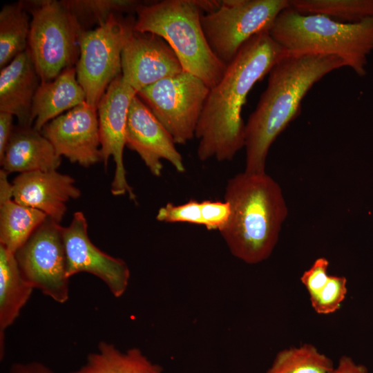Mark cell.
Returning <instances> with one entry per match:
<instances>
[{
    "mask_svg": "<svg viewBox=\"0 0 373 373\" xmlns=\"http://www.w3.org/2000/svg\"><path fill=\"white\" fill-rule=\"evenodd\" d=\"M286 55L268 30L242 46L219 82L210 88L195 134L200 160L230 161L244 147L242 111L248 94Z\"/></svg>",
    "mask_w": 373,
    "mask_h": 373,
    "instance_id": "6da1fadb",
    "label": "cell"
},
{
    "mask_svg": "<svg viewBox=\"0 0 373 373\" xmlns=\"http://www.w3.org/2000/svg\"><path fill=\"white\" fill-rule=\"evenodd\" d=\"M342 67L344 62L336 56L288 54L272 67L267 87L245 124V172L266 173L271 144L298 116L305 95L324 76Z\"/></svg>",
    "mask_w": 373,
    "mask_h": 373,
    "instance_id": "7a4b0ae2",
    "label": "cell"
},
{
    "mask_svg": "<svg viewBox=\"0 0 373 373\" xmlns=\"http://www.w3.org/2000/svg\"><path fill=\"white\" fill-rule=\"evenodd\" d=\"M224 201L231 213L220 233L231 254L250 265L267 260L288 215L280 185L266 173L244 171L228 180Z\"/></svg>",
    "mask_w": 373,
    "mask_h": 373,
    "instance_id": "3957f363",
    "label": "cell"
},
{
    "mask_svg": "<svg viewBox=\"0 0 373 373\" xmlns=\"http://www.w3.org/2000/svg\"><path fill=\"white\" fill-rule=\"evenodd\" d=\"M268 31L288 55L336 56L357 75L366 74L367 57L373 50V18L344 23L288 7Z\"/></svg>",
    "mask_w": 373,
    "mask_h": 373,
    "instance_id": "277c9868",
    "label": "cell"
},
{
    "mask_svg": "<svg viewBox=\"0 0 373 373\" xmlns=\"http://www.w3.org/2000/svg\"><path fill=\"white\" fill-rule=\"evenodd\" d=\"M135 13L134 31L162 38L184 71L201 79L210 88L219 82L227 66L207 43L201 25L202 10L196 0L144 3Z\"/></svg>",
    "mask_w": 373,
    "mask_h": 373,
    "instance_id": "5b68a950",
    "label": "cell"
},
{
    "mask_svg": "<svg viewBox=\"0 0 373 373\" xmlns=\"http://www.w3.org/2000/svg\"><path fill=\"white\" fill-rule=\"evenodd\" d=\"M24 4L31 16L28 49L40 82L52 81L77 62L85 30L61 1H24Z\"/></svg>",
    "mask_w": 373,
    "mask_h": 373,
    "instance_id": "8992f818",
    "label": "cell"
},
{
    "mask_svg": "<svg viewBox=\"0 0 373 373\" xmlns=\"http://www.w3.org/2000/svg\"><path fill=\"white\" fill-rule=\"evenodd\" d=\"M135 22L131 15L114 14L81 36L77 78L86 102L96 108L108 86L122 74V52Z\"/></svg>",
    "mask_w": 373,
    "mask_h": 373,
    "instance_id": "52a82bcc",
    "label": "cell"
},
{
    "mask_svg": "<svg viewBox=\"0 0 373 373\" xmlns=\"http://www.w3.org/2000/svg\"><path fill=\"white\" fill-rule=\"evenodd\" d=\"M288 0H224L216 10L202 14L201 25L215 56L226 66L254 36L269 30Z\"/></svg>",
    "mask_w": 373,
    "mask_h": 373,
    "instance_id": "ba28073f",
    "label": "cell"
},
{
    "mask_svg": "<svg viewBox=\"0 0 373 373\" xmlns=\"http://www.w3.org/2000/svg\"><path fill=\"white\" fill-rule=\"evenodd\" d=\"M210 88L200 78L183 71L162 79L137 93L175 144L195 137Z\"/></svg>",
    "mask_w": 373,
    "mask_h": 373,
    "instance_id": "9c48e42d",
    "label": "cell"
},
{
    "mask_svg": "<svg viewBox=\"0 0 373 373\" xmlns=\"http://www.w3.org/2000/svg\"><path fill=\"white\" fill-rule=\"evenodd\" d=\"M59 223L47 218L15 256L23 276L59 303L69 298L66 254Z\"/></svg>",
    "mask_w": 373,
    "mask_h": 373,
    "instance_id": "30bf717a",
    "label": "cell"
},
{
    "mask_svg": "<svg viewBox=\"0 0 373 373\" xmlns=\"http://www.w3.org/2000/svg\"><path fill=\"white\" fill-rule=\"evenodd\" d=\"M136 95L121 74L108 86L97 106L102 162L106 167L112 157L115 164L111 191L115 196L127 194L133 201L136 195L127 182L123 153L129 108Z\"/></svg>",
    "mask_w": 373,
    "mask_h": 373,
    "instance_id": "8fae6325",
    "label": "cell"
},
{
    "mask_svg": "<svg viewBox=\"0 0 373 373\" xmlns=\"http://www.w3.org/2000/svg\"><path fill=\"white\" fill-rule=\"evenodd\" d=\"M69 278L86 272L102 280L111 294L119 298L126 291L130 269L126 262L100 250L90 240L86 218L82 211L74 213L73 220L62 229Z\"/></svg>",
    "mask_w": 373,
    "mask_h": 373,
    "instance_id": "7c38bea8",
    "label": "cell"
},
{
    "mask_svg": "<svg viewBox=\"0 0 373 373\" xmlns=\"http://www.w3.org/2000/svg\"><path fill=\"white\" fill-rule=\"evenodd\" d=\"M41 133L72 163L89 167L102 161L97 108L86 102L48 122Z\"/></svg>",
    "mask_w": 373,
    "mask_h": 373,
    "instance_id": "4fadbf2b",
    "label": "cell"
},
{
    "mask_svg": "<svg viewBox=\"0 0 373 373\" xmlns=\"http://www.w3.org/2000/svg\"><path fill=\"white\" fill-rule=\"evenodd\" d=\"M176 55L161 37L134 31L122 52V77L137 94L162 79L183 72Z\"/></svg>",
    "mask_w": 373,
    "mask_h": 373,
    "instance_id": "5bb4252c",
    "label": "cell"
},
{
    "mask_svg": "<svg viewBox=\"0 0 373 373\" xmlns=\"http://www.w3.org/2000/svg\"><path fill=\"white\" fill-rule=\"evenodd\" d=\"M126 146L135 151L154 176H160L161 160L179 173L185 167L175 143L146 104L136 95L132 99L126 125Z\"/></svg>",
    "mask_w": 373,
    "mask_h": 373,
    "instance_id": "9a60e30c",
    "label": "cell"
},
{
    "mask_svg": "<svg viewBox=\"0 0 373 373\" xmlns=\"http://www.w3.org/2000/svg\"><path fill=\"white\" fill-rule=\"evenodd\" d=\"M70 175L57 170L20 173L12 182L13 200L36 209L59 223L67 209L66 202L81 196Z\"/></svg>",
    "mask_w": 373,
    "mask_h": 373,
    "instance_id": "2e32d148",
    "label": "cell"
},
{
    "mask_svg": "<svg viewBox=\"0 0 373 373\" xmlns=\"http://www.w3.org/2000/svg\"><path fill=\"white\" fill-rule=\"evenodd\" d=\"M29 50L17 55L0 72V112L15 116L19 126H32V108L35 93L39 86Z\"/></svg>",
    "mask_w": 373,
    "mask_h": 373,
    "instance_id": "e0dca14e",
    "label": "cell"
},
{
    "mask_svg": "<svg viewBox=\"0 0 373 373\" xmlns=\"http://www.w3.org/2000/svg\"><path fill=\"white\" fill-rule=\"evenodd\" d=\"M8 174L57 170L61 162L52 144L33 128L14 127L0 160Z\"/></svg>",
    "mask_w": 373,
    "mask_h": 373,
    "instance_id": "ac0fdd59",
    "label": "cell"
},
{
    "mask_svg": "<svg viewBox=\"0 0 373 373\" xmlns=\"http://www.w3.org/2000/svg\"><path fill=\"white\" fill-rule=\"evenodd\" d=\"M85 102L76 68H66L53 80L40 82L33 99L32 128L41 132L48 122Z\"/></svg>",
    "mask_w": 373,
    "mask_h": 373,
    "instance_id": "d6986e66",
    "label": "cell"
},
{
    "mask_svg": "<svg viewBox=\"0 0 373 373\" xmlns=\"http://www.w3.org/2000/svg\"><path fill=\"white\" fill-rule=\"evenodd\" d=\"M34 288L23 276L14 253L0 245V358L5 354L4 332L17 320Z\"/></svg>",
    "mask_w": 373,
    "mask_h": 373,
    "instance_id": "ffe728a7",
    "label": "cell"
},
{
    "mask_svg": "<svg viewBox=\"0 0 373 373\" xmlns=\"http://www.w3.org/2000/svg\"><path fill=\"white\" fill-rule=\"evenodd\" d=\"M69 373H163V369L137 347L123 352L102 341L95 352L88 354L84 365Z\"/></svg>",
    "mask_w": 373,
    "mask_h": 373,
    "instance_id": "44dd1931",
    "label": "cell"
},
{
    "mask_svg": "<svg viewBox=\"0 0 373 373\" xmlns=\"http://www.w3.org/2000/svg\"><path fill=\"white\" fill-rule=\"evenodd\" d=\"M47 218L42 211L11 198L0 199V245L15 254Z\"/></svg>",
    "mask_w": 373,
    "mask_h": 373,
    "instance_id": "7402d4cb",
    "label": "cell"
},
{
    "mask_svg": "<svg viewBox=\"0 0 373 373\" xmlns=\"http://www.w3.org/2000/svg\"><path fill=\"white\" fill-rule=\"evenodd\" d=\"M24 1L4 5L0 11V68L28 48L30 19Z\"/></svg>",
    "mask_w": 373,
    "mask_h": 373,
    "instance_id": "603a6c76",
    "label": "cell"
},
{
    "mask_svg": "<svg viewBox=\"0 0 373 373\" xmlns=\"http://www.w3.org/2000/svg\"><path fill=\"white\" fill-rule=\"evenodd\" d=\"M289 3L298 12L324 15L344 23L373 18V0H290Z\"/></svg>",
    "mask_w": 373,
    "mask_h": 373,
    "instance_id": "cb8c5ba5",
    "label": "cell"
},
{
    "mask_svg": "<svg viewBox=\"0 0 373 373\" xmlns=\"http://www.w3.org/2000/svg\"><path fill=\"white\" fill-rule=\"evenodd\" d=\"M333 361L308 343L280 351L266 373H329Z\"/></svg>",
    "mask_w": 373,
    "mask_h": 373,
    "instance_id": "d4e9b609",
    "label": "cell"
},
{
    "mask_svg": "<svg viewBox=\"0 0 373 373\" xmlns=\"http://www.w3.org/2000/svg\"><path fill=\"white\" fill-rule=\"evenodd\" d=\"M84 30L99 26L114 14L135 12L142 5L135 0H61Z\"/></svg>",
    "mask_w": 373,
    "mask_h": 373,
    "instance_id": "484cf974",
    "label": "cell"
},
{
    "mask_svg": "<svg viewBox=\"0 0 373 373\" xmlns=\"http://www.w3.org/2000/svg\"><path fill=\"white\" fill-rule=\"evenodd\" d=\"M347 292L344 276L329 275L323 288L309 298L312 307L319 314H329L338 310Z\"/></svg>",
    "mask_w": 373,
    "mask_h": 373,
    "instance_id": "4316f807",
    "label": "cell"
},
{
    "mask_svg": "<svg viewBox=\"0 0 373 373\" xmlns=\"http://www.w3.org/2000/svg\"><path fill=\"white\" fill-rule=\"evenodd\" d=\"M156 220L166 223L186 222L204 226L203 202L195 200L182 204L168 202L160 208Z\"/></svg>",
    "mask_w": 373,
    "mask_h": 373,
    "instance_id": "83f0119b",
    "label": "cell"
},
{
    "mask_svg": "<svg viewBox=\"0 0 373 373\" xmlns=\"http://www.w3.org/2000/svg\"><path fill=\"white\" fill-rule=\"evenodd\" d=\"M329 261L321 257L315 260L312 265L300 277V281L305 287L309 298L315 296L326 284L329 275L327 273Z\"/></svg>",
    "mask_w": 373,
    "mask_h": 373,
    "instance_id": "f1b7e54d",
    "label": "cell"
},
{
    "mask_svg": "<svg viewBox=\"0 0 373 373\" xmlns=\"http://www.w3.org/2000/svg\"><path fill=\"white\" fill-rule=\"evenodd\" d=\"M13 115L6 112H0V160H2L10 137L14 129Z\"/></svg>",
    "mask_w": 373,
    "mask_h": 373,
    "instance_id": "f546056e",
    "label": "cell"
},
{
    "mask_svg": "<svg viewBox=\"0 0 373 373\" xmlns=\"http://www.w3.org/2000/svg\"><path fill=\"white\" fill-rule=\"evenodd\" d=\"M8 373H55L46 365L38 362L31 361L27 363H15L9 370Z\"/></svg>",
    "mask_w": 373,
    "mask_h": 373,
    "instance_id": "4dcf8cb0",
    "label": "cell"
},
{
    "mask_svg": "<svg viewBox=\"0 0 373 373\" xmlns=\"http://www.w3.org/2000/svg\"><path fill=\"white\" fill-rule=\"evenodd\" d=\"M329 373H368V370L365 365L356 363L352 358L343 356L340 358L337 367Z\"/></svg>",
    "mask_w": 373,
    "mask_h": 373,
    "instance_id": "1f68e13d",
    "label": "cell"
}]
</instances>
